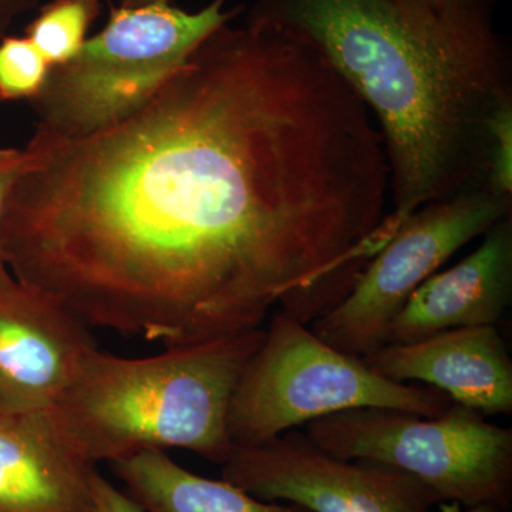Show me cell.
Instances as JSON below:
<instances>
[{
	"label": "cell",
	"mask_w": 512,
	"mask_h": 512,
	"mask_svg": "<svg viewBox=\"0 0 512 512\" xmlns=\"http://www.w3.org/2000/svg\"><path fill=\"white\" fill-rule=\"evenodd\" d=\"M94 466L55 410L0 414V512H97Z\"/></svg>",
	"instance_id": "11"
},
{
	"label": "cell",
	"mask_w": 512,
	"mask_h": 512,
	"mask_svg": "<svg viewBox=\"0 0 512 512\" xmlns=\"http://www.w3.org/2000/svg\"><path fill=\"white\" fill-rule=\"evenodd\" d=\"M440 512H463L461 505L457 503H440ZM467 512H500L491 505H480V507L467 508Z\"/></svg>",
	"instance_id": "21"
},
{
	"label": "cell",
	"mask_w": 512,
	"mask_h": 512,
	"mask_svg": "<svg viewBox=\"0 0 512 512\" xmlns=\"http://www.w3.org/2000/svg\"><path fill=\"white\" fill-rule=\"evenodd\" d=\"M380 376L419 382L484 416L512 413V359L497 326L457 328L363 357Z\"/></svg>",
	"instance_id": "10"
},
{
	"label": "cell",
	"mask_w": 512,
	"mask_h": 512,
	"mask_svg": "<svg viewBox=\"0 0 512 512\" xmlns=\"http://www.w3.org/2000/svg\"><path fill=\"white\" fill-rule=\"evenodd\" d=\"M212 0L198 12L173 3L110 12L109 22L89 37L79 55L52 67L32 101L37 114L32 141L63 143L92 136L126 120L160 90L192 50L239 9Z\"/></svg>",
	"instance_id": "4"
},
{
	"label": "cell",
	"mask_w": 512,
	"mask_h": 512,
	"mask_svg": "<svg viewBox=\"0 0 512 512\" xmlns=\"http://www.w3.org/2000/svg\"><path fill=\"white\" fill-rule=\"evenodd\" d=\"M93 495L97 512H141L140 507L123 490L111 484L99 471L94 473Z\"/></svg>",
	"instance_id": "19"
},
{
	"label": "cell",
	"mask_w": 512,
	"mask_h": 512,
	"mask_svg": "<svg viewBox=\"0 0 512 512\" xmlns=\"http://www.w3.org/2000/svg\"><path fill=\"white\" fill-rule=\"evenodd\" d=\"M117 3L124 8H137V6L151 5V3H171V0H117Z\"/></svg>",
	"instance_id": "22"
},
{
	"label": "cell",
	"mask_w": 512,
	"mask_h": 512,
	"mask_svg": "<svg viewBox=\"0 0 512 512\" xmlns=\"http://www.w3.org/2000/svg\"><path fill=\"white\" fill-rule=\"evenodd\" d=\"M511 210L512 198L488 188L424 205L404 220L367 262L348 295L311 329L349 355L375 352L409 296L468 242L511 217Z\"/></svg>",
	"instance_id": "7"
},
{
	"label": "cell",
	"mask_w": 512,
	"mask_h": 512,
	"mask_svg": "<svg viewBox=\"0 0 512 512\" xmlns=\"http://www.w3.org/2000/svg\"><path fill=\"white\" fill-rule=\"evenodd\" d=\"M26 147L3 258L89 328L173 348L262 328L274 309L311 325L382 249L376 121L271 26L225 23L126 120Z\"/></svg>",
	"instance_id": "1"
},
{
	"label": "cell",
	"mask_w": 512,
	"mask_h": 512,
	"mask_svg": "<svg viewBox=\"0 0 512 512\" xmlns=\"http://www.w3.org/2000/svg\"><path fill=\"white\" fill-rule=\"evenodd\" d=\"M487 187L512 198V100L495 111L488 133Z\"/></svg>",
	"instance_id": "16"
},
{
	"label": "cell",
	"mask_w": 512,
	"mask_h": 512,
	"mask_svg": "<svg viewBox=\"0 0 512 512\" xmlns=\"http://www.w3.org/2000/svg\"><path fill=\"white\" fill-rule=\"evenodd\" d=\"M306 437L332 456L367 460L410 474L441 503L512 505V429L453 403L436 417L353 409L306 424Z\"/></svg>",
	"instance_id": "6"
},
{
	"label": "cell",
	"mask_w": 512,
	"mask_h": 512,
	"mask_svg": "<svg viewBox=\"0 0 512 512\" xmlns=\"http://www.w3.org/2000/svg\"><path fill=\"white\" fill-rule=\"evenodd\" d=\"M494 10V0H467L424 25L389 0H254L245 22L313 47L365 103L389 167L384 221L396 232L430 202L488 188L491 119L512 100Z\"/></svg>",
	"instance_id": "2"
},
{
	"label": "cell",
	"mask_w": 512,
	"mask_h": 512,
	"mask_svg": "<svg viewBox=\"0 0 512 512\" xmlns=\"http://www.w3.org/2000/svg\"><path fill=\"white\" fill-rule=\"evenodd\" d=\"M40 2L42 0H0V39L20 16L37 8Z\"/></svg>",
	"instance_id": "20"
},
{
	"label": "cell",
	"mask_w": 512,
	"mask_h": 512,
	"mask_svg": "<svg viewBox=\"0 0 512 512\" xmlns=\"http://www.w3.org/2000/svg\"><path fill=\"white\" fill-rule=\"evenodd\" d=\"M389 2L414 22L430 25L456 12L467 0H389Z\"/></svg>",
	"instance_id": "18"
},
{
	"label": "cell",
	"mask_w": 512,
	"mask_h": 512,
	"mask_svg": "<svg viewBox=\"0 0 512 512\" xmlns=\"http://www.w3.org/2000/svg\"><path fill=\"white\" fill-rule=\"evenodd\" d=\"M52 66L26 36L0 39V101H33L42 93Z\"/></svg>",
	"instance_id": "15"
},
{
	"label": "cell",
	"mask_w": 512,
	"mask_h": 512,
	"mask_svg": "<svg viewBox=\"0 0 512 512\" xmlns=\"http://www.w3.org/2000/svg\"><path fill=\"white\" fill-rule=\"evenodd\" d=\"M32 160L33 154L28 147H0V292L9 291L18 284L10 274L5 258H3L2 225L13 188L18 184L25 171L28 170Z\"/></svg>",
	"instance_id": "17"
},
{
	"label": "cell",
	"mask_w": 512,
	"mask_h": 512,
	"mask_svg": "<svg viewBox=\"0 0 512 512\" xmlns=\"http://www.w3.org/2000/svg\"><path fill=\"white\" fill-rule=\"evenodd\" d=\"M100 12L101 0H50L29 23L25 36L50 66H62L79 55Z\"/></svg>",
	"instance_id": "14"
},
{
	"label": "cell",
	"mask_w": 512,
	"mask_h": 512,
	"mask_svg": "<svg viewBox=\"0 0 512 512\" xmlns=\"http://www.w3.org/2000/svg\"><path fill=\"white\" fill-rule=\"evenodd\" d=\"M466 258L436 272L409 296L387 328V343H410L444 330L497 326L512 301V218L483 235Z\"/></svg>",
	"instance_id": "12"
},
{
	"label": "cell",
	"mask_w": 512,
	"mask_h": 512,
	"mask_svg": "<svg viewBox=\"0 0 512 512\" xmlns=\"http://www.w3.org/2000/svg\"><path fill=\"white\" fill-rule=\"evenodd\" d=\"M96 349L55 299L20 284L0 292V414L56 407Z\"/></svg>",
	"instance_id": "9"
},
{
	"label": "cell",
	"mask_w": 512,
	"mask_h": 512,
	"mask_svg": "<svg viewBox=\"0 0 512 512\" xmlns=\"http://www.w3.org/2000/svg\"><path fill=\"white\" fill-rule=\"evenodd\" d=\"M276 311L239 380L228 416L234 447H254L302 424L353 409L436 417L453 404L440 390L380 376L363 357L319 338Z\"/></svg>",
	"instance_id": "5"
},
{
	"label": "cell",
	"mask_w": 512,
	"mask_h": 512,
	"mask_svg": "<svg viewBox=\"0 0 512 512\" xmlns=\"http://www.w3.org/2000/svg\"><path fill=\"white\" fill-rule=\"evenodd\" d=\"M264 335L245 330L136 359L96 349L53 410L93 464L180 448L222 466L234 450L232 399Z\"/></svg>",
	"instance_id": "3"
},
{
	"label": "cell",
	"mask_w": 512,
	"mask_h": 512,
	"mask_svg": "<svg viewBox=\"0 0 512 512\" xmlns=\"http://www.w3.org/2000/svg\"><path fill=\"white\" fill-rule=\"evenodd\" d=\"M222 478L262 501L306 512H431L439 495L386 464L345 460L289 430L254 447H234Z\"/></svg>",
	"instance_id": "8"
},
{
	"label": "cell",
	"mask_w": 512,
	"mask_h": 512,
	"mask_svg": "<svg viewBox=\"0 0 512 512\" xmlns=\"http://www.w3.org/2000/svg\"><path fill=\"white\" fill-rule=\"evenodd\" d=\"M111 468L141 512H306L296 505L258 500L225 478L191 473L164 451H141L111 463Z\"/></svg>",
	"instance_id": "13"
}]
</instances>
